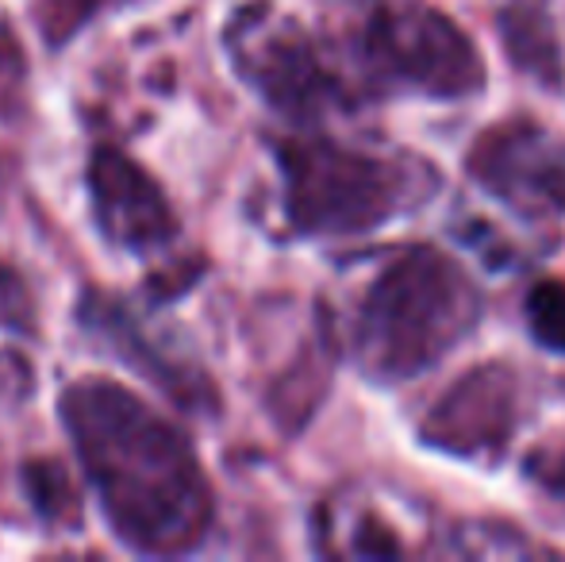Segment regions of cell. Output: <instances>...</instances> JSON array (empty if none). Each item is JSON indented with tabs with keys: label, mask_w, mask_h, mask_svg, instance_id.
Wrapping results in <instances>:
<instances>
[{
	"label": "cell",
	"mask_w": 565,
	"mask_h": 562,
	"mask_svg": "<svg viewBox=\"0 0 565 562\" xmlns=\"http://www.w3.org/2000/svg\"><path fill=\"white\" fill-rule=\"evenodd\" d=\"M469 170L512 209L531 216L565 212V139L535 124L492 128L469 155Z\"/></svg>",
	"instance_id": "6"
},
{
	"label": "cell",
	"mask_w": 565,
	"mask_h": 562,
	"mask_svg": "<svg viewBox=\"0 0 565 562\" xmlns=\"http://www.w3.org/2000/svg\"><path fill=\"white\" fill-rule=\"evenodd\" d=\"M473 320L477 289L458 263L435 251H401L365 285L350 343L370 374L401 382L454 351Z\"/></svg>",
	"instance_id": "2"
},
{
	"label": "cell",
	"mask_w": 565,
	"mask_h": 562,
	"mask_svg": "<svg viewBox=\"0 0 565 562\" xmlns=\"http://www.w3.org/2000/svg\"><path fill=\"white\" fill-rule=\"evenodd\" d=\"M350 51L381 89L469 97L484 85L477 46L419 0H365L354 15Z\"/></svg>",
	"instance_id": "4"
},
{
	"label": "cell",
	"mask_w": 565,
	"mask_h": 562,
	"mask_svg": "<svg viewBox=\"0 0 565 562\" xmlns=\"http://www.w3.org/2000/svg\"><path fill=\"white\" fill-rule=\"evenodd\" d=\"M31 312H35V308H31L28 282L8 263H0V328H8V331L31 328Z\"/></svg>",
	"instance_id": "13"
},
{
	"label": "cell",
	"mask_w": 565,
	"mask_h": 562,
	"mask_svg": "<svg viewBox=\"0 0 565 562\" xmlns=\"http://www.w3.org/2000/svg\"><path fill=\"white\" fill-rule=\"evenodd\" d=\"M285 173V212L308 235H354L381 227L424 201L431 173L416 158H385L335 139L277 142Z\"/></svg>",
	"instance_id": "3"
},
{
	"label": "cell",
	"mask_w": 565,
	"mask_h": 562,
	"mask_svg": "<svg viewBox=\"0 0 565 562\" xmlns=\"http://www.w3.org/2000/svg\"><path fill=\"white\" fill-rule=\"evenodd\" d=\"M512 393L504 374L481 370L469 382L454 385L450 397L435 413V443L454 450H477L481 443H497L508 435Z\"/></svg>",
	"instance_id": "8"
},
{
	"label": "cell",
	"mask_w": 565,
	"mask_h": 562,
	"mask_svg": "<svg viewBox=\"0 0 565 562\" xmlns=\"http://www.w3.org/2000/svg\"><path fill=\"white\" fill-rule=\"evenodd\" d=\"M227 46L238 74L285 116H320L347 97V85L323 62L320 43L269 8H246L227 28Z\"/></svg>",
	"instance_id": "5"
},
{
	"label": "cell",
	"mask_w": 565,
	"mask_h": 562,
	"mask_svg": "<svg viewBox=\"0 0 565 562\" xmlns=\"http://www.w3.org/2000/svg\"><path fill=\"white\" fill-rule=\"evenodd\" d=\"M28 489L31 501L43 517H74V497H70L66 474L58 470V463H31L28 466Z\"/></svg>",
	"instance_id": "10"
},
{
	"label": "cell",
	"mask_w": 565,
	"mask_h": 562,
	"mask_svg": "<svg viewBox=\"0 0 565 562\" xmlns=\"http://www.w3.org/2000/svg\"><path fill=\"white\" fill-rule=\"evenodd\" d=\"M527 324L546 351H565V285L543 282L527 297Z\"/></svg>",
	"instance_id": "9"
},
{
	"label": "cell",
	"mask_w": 565,
	"mask_h": 562,
	"mask_svg": "<svg viewBox=\"0 0 565 562\" xmlns=\"http://www.w3.org/2000/svg\"><path fill=\"white\" fill-rule=\"evenodd\" d=\"M62 424L97 489L113 532L142 555H178L204 540L212 494L189 439L113 382L62 393Z\"/></svg>",
	"instance_id": "1"
},
{
	"label": "cell",
	"mask_w": 565,
	"mask_h": 562,
	"mask_svg": "<svg viewBox=\"0 0 565 562\" xmlns=\"http://www.w3.org/2000/svg\"><path fill=\"white\" fill-rule=\"evenodd\" d=\"M105 4H124V0H46V8H43L46 39H51V43H66V39Z\"/></svg>",
	"instance_id": "12"
},
{
	"label": "cell",
	"mask_w": 565,
	"mask_h": 562,
	"mask_svg": "<svg viewBox=\"0 0 565 562\" xmlns=\"http://www.w3.org/2000/svg\"><path fill=\"white\" fill-rule=\"evenodd\" d=\"M89 209L100 235L124 251H158L173 243L178 216L158 181L131 162L124 150L97 147L89 158Z\"/></svg>",
	"instance_id": "7"
},
{
	"label": "cell",
	"mask_w": 565,
	"mask_h": 562,
	"mask_svg": "<svg viewBox=\"0 0 565 562\" xmlns=\"http://www.w3.org/2000/svg\"><path fill=\"white\" fill-rule=\"evenodd\" d=\"M23 54H20V43H15L12 28L0 20V116H15L20 108V97H23Z\"/></svg>",
	"instance_id": "11"
}]
</instances>
